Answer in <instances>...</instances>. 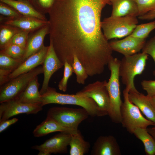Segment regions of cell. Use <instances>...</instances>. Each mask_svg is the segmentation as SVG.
Segmentation results:
<instances>
[{"label": "cell", "mask_w": 155, "mask_h": 155, "mask_svg": "<svg viewBox=\"0 0 155 155\" xmlns=\"http://www.w3.org/2000/svg\"><path fill=\"white\" fill-rule=\"evenodd\" d=\"M111 0H54L48 14L50 42L58 58L71 65L76 56L92 77L113 57L102 31L103 9Z\"/></svg>", "instance_id": "cell-1"}, {"label": "cell", "mask_w": 155, "mask_h": 155, "mask_svg": "<svg viewBox=\"0 0 155 155\" xmlns=\"http://www.w3.org/2000/svg\"><path fill=\"white\" fill-rule=\"evenodd\" d=\"M50 104L78 106L84 108L90 116L99 117L98 108L95 102L90 98L77 93L62 94L57 92L55 88L49 87L45 92L42 95L40 104L43 107Z\"/></svg>", "instance_id": "cell-2"}, {"label": "cell", "mask_w": 155, "mask_h": 155, "mask_svg": "<svg viewBox=\"0 0 155 155\" xmlns=\"http://www.w3.org/2000/svg\"><path fill=\"white\" fill-rule=\"evenodd\" d=\"M120 60L113 58L108 64L111 75L107 82V87L110 99V106L108 115L112 122L121 123V107L122 103L121 98V92L119 74Z\"/></svg>", "instance_id": "cell-3"}, {"label": "cell", "mask_w": 155, "mask_h": 155, "mask_svg": "<svg viewBox=\"0 0 155 155\" xmlns=\"http://www.w3.org/2000/svg\"><path fill=\"white\" fill-rule=\"evenodd\" d=\"M148 55L142 52L133 55L124 56L119 67V74L122 83L130 90H136L134 79L144 71Z\"/></svg>", "instance_id": "cell-4"}, {"label": "cell", "mask_w": 155, "mask_h": 155, "mask_svg": "<svg viewBox=\"0 0 155 155\" xmlns=\"http://www.w3.org/2000/svg\"><path fill=\"white\" fill-rule=\"evenodd\" d=\"M129 89L125 87L123 92L124 101L120 109L121 123L130 133L133 134L136 128L147 129L148 126L155 125L152 121L145 118L139 108L129 100Z\"/></svg>", "instance_id": "cell-5"}, {"label": "cell", "mask_w": 155, "mask_h": 155, "mask_svg": "<svg viewBox=\"0 0 155 155\" xmlns=\"http://www.w3.org/2000/svg\"><path fill=\"white\" fill-rule=\"evenodd\" d=\"M138 23L137 17L111 16L101 21V27L103 34L108 40L120 38L130 35Z\"/></svg>", "instance_id": "cell-6"}, {"label": "cell", "mask_w": 155, "mask_h": 155, "mask_svg": "<svg viewBox=\"0 0 155 155\" xmlns=\"http://www.w3.org/2000/svg\"><path fill=\"white\" fill-rule=\"evenodd\" d=\"M89 116L87 111L83 108L54 107L48 110L46 117L53 119L62 126L76 132L80 124Z\"/></svg>", "instance_id": "cell-7"}, {"label": "cell", "mask_w": 155, "mask_h": 155, "mask_svg": "<svg viewBox=\"0 0 155 155\" xmlns=\"http://www.w3.org/2000/svg\"><path fill=\"white\" fill-rule=\"evenodd\" d=\"M43 73L42 67L38 66L10 80L0 86V103L17 99L31 81Z\"/></svg>", "instance_id": "cell-8"}, {"label": "cell", "mask_w": 155, "mask_h": 155, "mask_svg": "<svg viewBox=\"0 0 155 155\" xmlns=\"http://www.w3.org/2000/svg\"><path fill=\"white\" fill-rule=\"evenodd\" d=\"M107 82L97 81L85 86L78 94L92 99L97 104L99 117L108 115L110 99L107 87Z\"/></svg>", "instance_id": "cell-9"}, {"label": "cell", "mask_w": 155, "mask_h": 155, "mask_svg": "<svg viewBox=\"0 0 155 155\" xmlns=\"http://www.w3.org/2000/svg\"><path fill=\"white\" fill-rule=\"evenodd\" d=\"M0 104V122L20 114H36L42 109L39 104L25 103L16 99Z\"/></svg>", "instance_id": "cell-10"}, {"label": "cell", "mask_w": 155, "mask_h": 155, "mask_svg": "<svg viewBox=\"0 0 155 155\" xmlns=\"http://www.w3.org/2000/svg\"><path fill=\"white\" fill-rule=\"evenodd\" d=\"M71 134L62 132L46 140L42 144L36 145L32 148L44 152L45 155L51 154H65L67 152V147L71 138Z\"/></svg>", "instance_id": "cell-11"}, {"label": "cell", "mask_w": 155, "mask_h": 155, "mask_svg": "<svg viewBox=\"0 0 155 155\" xmlns=\"http://www.w3.org/2000/svg\"><path fill=\"white\" fill-rule=\"evenodd\" d=\"M42 65L44 77L40 91L41 95L45 93L49 87V82L53 75L64 66L63 63L58 58L51 42Z\"/></svg>", "instance_id": "cell-12"}, {"label": "cell", "mask_w": 155, "mask_h": 155, "mask_svg": "<svg viewBox=\"0 0 155 155\" xmlns=\"http://www.w3.org/2000/svg\"><path fill=\"white\" fill-rule=\"evenodd\" d=\"M146 42V39L135 38L130 35L121 40L109 42V44L113 51L126 56L138 53L142 50Z\"/></svg>", "instance_id": "cell-13"}, {"label": "cell", "mask_w": 155, "mask_h": 155, "mask_svg": "<svg viewBox=\"0 0 155 155\" xmlns=\"http://www.w3.org/2000/svg\"><path fill=\"white\" fill-rule=\"evenodd\" d=\"M90 154L92 155H121L120 146L113 136H101L93 144Z\"/></svg>", "instance_id": "cell-14"}, {"label": "cell", "mask_w": 155, "mask_h": 155, "mask_svg": "<svg viewBox=\"0 0 155 155\" xmlns=\"http://www.w3.org/2000/svg\"><path fill=\"white\" fill-rule=\"evenodd\" d=\"M128 97L130 101L136 105L147 119L155 124V104L147 95L137 90H130Z\"/></svg>", "instance_id": "cell-15"}, {"label": "cell", "mask_w": 155, "mask_h": 155, "mask_svg": "<svg viewBox=\"0 0 155 155\" xmlns=\"http://www.w3.org/2000/svg\"><path fill=\"white\" fill-rule=\"evenodd\" d=\"M49 25L48 24L30 33L25 52L22 59V62L43 47L44 39L46 35L49 34Z\"/></svg>", "instance_id": "cell-16"}, {"label": "cell", "mask_w": 155, "mask_h": 155, "mask_svg": "<svg viewBox=\"0 0 155 155\" xmlns=\"http://www.w3.org/2000/svg\"><path fill=\"white\" fill-rule=\"evenodd\" d=\"M49 46H44L37 53L27 58L9 75L10 80L27 73L40 65H42L48 49Z\"/></svg>", "instance_id": "cell-17"}, {"label": "cell", "mask_w": 155, "mask_h": 155, "mask_svg": "<svg viewBox=\"0 0 155 155\" xmlns=\"http://www.w3.org/2000/svg\"><path fill=\"white\" fill-rule=\"evenodd\" d=\"M0 24L13 26L31 32L49 24V22L48 20L23 16L16 18L3 20L0 22Z\"/></svg>", "instance_id": "cell-18"}, {"label": "cell", "mask_w": 155, "mask_h": 155, "mask_svg": "<svg viewBox=\"0 0 155 155\" xmlns=\"http://www.w3.org/2000/svg\"><path fill=\"white\" fill-rule=\"evenodd\" d=\"M112 10L111 16L122 17L138 16V10L135 0H111Z\"/></svg>", "instance_id": "cell-19"}, {"label": "cell", "mask_w": 155, "mask_h": 155, "mask_svg": "<svg viewBox=\"0 0 155 155\" xmlns=\"http://www.w3.org/2000/svg\"><path fill=\"white\" fill-rule=\"evenodd\" d=\"M58 131L66 132L71 134H74L77 132L65 128L53 119L46 117L45 120L36 127L33 133L34 137H39Z\"/></svg>", "instance_id": "cell-20"}, {"label": "cell", "mask_w": 155, "mask_h": 155, "mask_svg": "<svg viewBox=\"0 0 155 155\" xmlns=\"http://www.w3.org/2000/svg\"><path fill=\"white\" fill-rule=\"evenodd\" d=\"M39 85L37 76L31 81L23 92L16 100L24 103L41 105L42 95L39 91Z\"/></svg>", "instance_id": "cell-21"}, {"label": "cell", "mask_w": 155, "mask_h": 155, "mask_svg": "<svg viewBox=\"0 0 155 155\" xmlns=\"http://www.w3.org/2000/svg\"><path fill=\"white\" fill-rule=\"evenodd\" d=\"M0 1L13 7L23 16L47 20L44 15L37 11L26 1L16 0H0Z\"/></svg>", "instance_id": "cell-22"}, {"label": "cell", "mask_w": 155, "mask_h": 155, "mask_svg": "<svg viewBox=\"0 0 155 155\" xmlns=\"http://www.w3.org/2000/svg\"><path fill=\"white\" fill-rule=\"evenodd\" d=\"M70 155H83L87 153L90 148L89 142L85 141L80 131L71 134L69 144Z\"/></svg>", "instance_id": "cell-23"}, {"label": "cell", "mask_w": 155, "mask_h": 155, "mask_svg": "<svg viewBox=\"0 0 155 155\" xmlns=\"http://www.w3.org/2000/svg\"><path fill=\"white\" fill-rule=\"evenodd\" d=\"M133 134L143 143L147 155H155V140L147 129L136 128Z\"/></svg>", "instance_id": "cell-24"}, {"label": "cell", "mask_w": 155, "mask_h": 155, "mask_svg": "<svg viewBox=\"0 0 155 155\" xmlns=\"http://www.w3.org/2000/svg\"><path fill=\"white\" fill-rule=\"evenodd\" d=\"M22 30L11 25L0 24V49H3L12 37Z\"/></svg>", "instance_id": "cell-25"}, {"label": "cell", "mask_w": 155, "mask_h": 155, "mask_svg": "<svg viewBox=\"0 0 155 155\" xmlns=\"http://www.w3.org/2000/svg\"><path fill=\"white\" fill-rule=\"evenodd\" d=\"M71 66L73 73L76 76L77 83L80 84H84L89 75L84 67L75 56L73 57Z\"/></svg>", "instance_id": "cell-26"}, {"label": "cell", "mask_w": 155, "mask_h": 155, "mask_svg": "<svg viewBox=\"0 0 155 155\" xmlns=\"http://www.w3.org/2000/svg\"><path fill=\"white\" fill-rule=\"evenodd\" d=\"M155 29V20L150 22L137 25L130 34L137 38L146 39L150 32Z\"/></svg>", "instance_id": "cell-27"}, {"label": "cell", "mask_w": 155, "mask_h": 155, "mask_svg": "<svg viewBox=\"0 0 155 155\" xmlns=\"http://www.w3.org/2000/svg\"><path fill=\"white\" fill-rule=\"evenodd\" d=\"M22 63L21 59L12 58L0 52V69L8 70L11 72Z\"/></svg>", "instance_id": "cell-28"}, {"label": "cell", "mask_w": 155, "mask_h": 155, "mask_svg": "<svg viewBox=\"0 0 155 155\" xmlns=\"http://www.w3.org/2000/svg\"><path fill=\"white\" fill-rule=\"evenodd\" d=\"M0 22L16 18L23 16L14 8L5 3L0 2Z\"/></svg>", "instance_id": "cell-29"}, {"label": "cell", "mask_w": 155, "mask_h": 155, "mask_svg": "<svg viewBox=\"0 0 155 155\" xmlns=\"http://www.w3.org/2000/svg\"><path fill=\"white\" fill-rule=\"evenodd\" d=\"M54 0H27L38 12L44 15L49 13Z\"/></svg>", "instance_id": "cell-30"}, {"label": "cell", "mask_w": 155, "mask_h": 155, "mask_svg": "<svg viewBox=\"0 0 155 155\" xmlns=\"http://www.w3.org/2000/svg\"><path fill=\"white\" fill-rule=\"evenodd\" d=\"M25 48L20 46L11 44L0 50V52L13 58L22 60L25 53Z\"/></svg>", "instance_id": "cell-31"}, {"label": "cell", "mask_w": 155, "mask_h": 155, "mask_svg": "<svg viewBox=\"0 0 155 155\" xmlns=\"http://www.w3.org/2000/svg\"><path fill=\"white\" fill-rule=\"evenodd\" d=\"M30 32L29 31L24 30H22L19 32L12 37L5 47L8 45L14 44L20 46L26 49L28 36Z\"/></svg>", "instance_id": "cell-32"}, {"label": "cell", "mask_w": 155, "mask_h": 155, "mask_svg": "<svg viewBox=\"0 0 155 155\" xmlns=\"http://www.w3.org/2000/svg\"><path fill=\"white\" fill-rule=\"evenodd\" d=\"M64 66L63 76L59 83L58 88L60 90L65 92L67 90L68 80L73 72L71 65L67 61L65 62Z\"/></svg>", "instance_id": "cell-33"}, {"label": "cell", "mask_w": 155, "mask_h": 155, "mask_svg": "<svg viewBox=\"0 0 155 155\" xmlns=\"http://www.w3.org/2000/svg\"><path fill=\"white\" fill-rule=\"evenodd\" d=\"M135 1L138 9V16L155 9V0H135Z\"/></svg>", "instance_id": "cell-34"}, {"label": "cell", "mask_w": 155, "mask_h": 155, "mask_svg": "<svg viewBox=\"0 0 155 155\" xmlns=\"http://www.w3.org/2000/svg\"><path fill=\"white\" fill-rule=\"evenodd\" d=\"M142 50V52L151 56L155 64V36L146 42ZM153 74L155 76V69L153 72Z\"/></svg>", "instance_id": "cell-35"}, {"label": "cell", "mask_w": 155, "mask_h": 155, "mask_svg": "<svg viewBox=\"0 0 155 155\" xmlns=\"http://www.w3.org/2000/svg\"><path fill=\"white\" fill-rule=\"evenodd\" d=\"M143 89L147 93L149 97L155 96V80H144L141 82Z\"/></svg>", "instance_id": "cell-36"}, {"label": "cell", "mask_w": 155, "mask_h": 155, "mask_svg": "<svg viewBox=\"0 0 155 155\" xmlns=\"http://www.w3.org/2000/svg\"><path fill=\"white\" fill-rule=\"evenodd\" d=\"M11 72L8 70L0 69V85H3L10 79L9 76Z\"/></svg>", "instance_id": "cell-37"}, {"label": "cell", "mask_w": 155, "mask_h": 155, "mask_svg": "<svg viewBox=\"0 0 155 155\" xmlns=\"http://www.w3.org/2000/svg\"><path fill=\"white\" fill-rule=\"evenodd\" d=\"M18 120V118H13L0 122V132H2L10 125L16 123Z\"/></svg>", "instance_id": "cell-38"}, {"label": "cell", "mask_w": 155, "mask_h": 155, "mask_svg": "<svg viewBox=\"0 0 155 155\" xmlns=\"http://www.w3.org/2000/svg\"><path fill=\"white\" fill-rule=\"evenodd\" d=\"M138 18L142 20H152L155 18V9L150 11L143 15L138 16Z\"/></svg>", "instance_id": "cell-39"}, {"label": "cell", "mask_w": 155, "mask_h": 155, "mask_svg": "<svg viewBox=\"0 0 155 155\" xmlns=\"http://www.w3.org/2000/svg\"><path fill=\"white\" fill-rule=\"evenodd\" d=\"M147 129L155 140V125L152 127L147 128Z\"/></svg>", "instance_id": "cell-40"}, {"label": "cell", "mask_w": 155, "mask_h": 155, "mask_svg": "<svg viewBox=\"0 0 155 155\" xmlns=\"http://www.w3.org/2000/svg\"><path fill=\"white\" fill-rule=\"evenodd\" d=\"M150 97L152 101L155 104V96Z\"/></svg>", "instance_id": "cell-41"}, {"label": "cell", "mask_w": 155, "mask_h": 155, "mask_svg": "<svg viewBox=\"0 0 155 155\" xmlns=\"http://www.w3.org/2000/svg\"><path fill=\"white\" fill-rule=\"evenodd\" d=\"M17 0V1H27V0Z\"/></svg>", "instance_id": "cell-42"}]
</instances>
